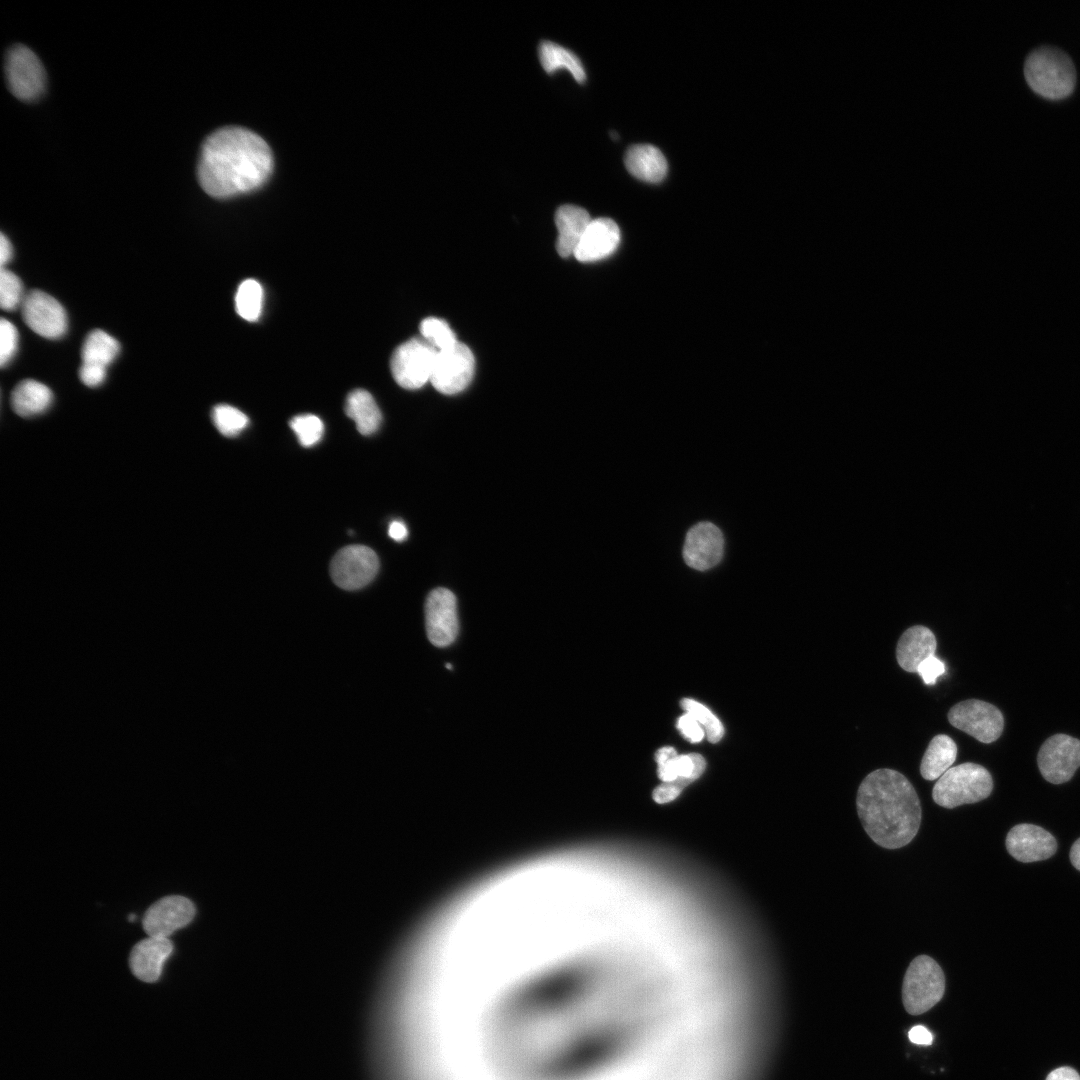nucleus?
Here are the masks:
<instances>
[{
  "mask_svg": "<svg viewBox=\"0 0 1080 1080\" xmlns=\"http://www.w3.org/2000/svg\"><path fill=\"white\" fill-rule=\"evenodd\" d=\"M273 170L268 144L256 133L228 126L210 134L202 144L197 177L214 198H229L261 187Z\"/></svg>",
  "mask_w": 1080,
  "mask_h": 1080,
  "instance_id": "obj_1",
  "label": "nucleus"
},
{
  "mask_svg": "<svg viewBox=\"0 0 1080 1080\" xmlns=\"http://www.w3.org/2000/svg\"><path fill=\"white\" fill-rule=\"evenodd\" d=\"M856 807L864 830L883 848L909 844L920 828L917 792L903 774L893 769H877L863 779Z\"/></svg>",
  "mask_w": 1080,
  "mask_h": 1080,
  "instance_id": "obj_2",
  "label": "nucleus"
},
{
  "mask_svg": "<svg viewBox=\"0 0 1080 1080\" xmlns=\"http://www.w3.org/2000/svg\"><path fill=\"white\" fill-rule=\"evenodd\" d=\"M1024 75L1030 88L1048 99L1070 95L1076 83V69L1062 49L1043 45L1032 50L1024 63Z\"/></svg>",
  "mask_w": 1080,
  "mask_h": 1080,
  "instance_id": "obj_3",
  "label": "nucleus"
},
{
  "mask_svg": "<svg viewBox=\"0 0 1080 1080\" xmlns=\"http://www.w3.org/2000/svg\"><path fill=\"white\" fill-rule=\"evenodd\" d=\"M993 789V780L983 766L966 762L949 768L938 778L932 789L936 804L952 809L987 798Z\"/></svg>",
  "mask_w": 1080,
  "mask_h": 1080,
  "instance_id": "obj_4",
  "label": "nucleus"
},
{
  "mask_svg": "<svg viewBox=\"0 0 1080 1080\" xmlns=\"http://www.w3.org/2000/svg\"><path fill=\"white\" fill-rule=\"evenodd\" d=\"M945 976L939 964L928 955H919L909 964L902 986L906 1011L920 1015L931 1009L943 997Z\"/></svg>",
  "mask_w": 1080,
  "mask_h": 1080,
  "instance_id": "obj_5",
  "label": "nucleus"
},
{
  "mask_svg": "<svg viewBox=\"0 0 1080 1080\" xmlns=\"http://www.w3.org/2000/svg\"><path fill=\"white\" fill-rule=\"evenodd\" d=\"M437 350L427 341L412 338L396 348L391 358V372L396 383L405 389H418L430 381Z\"/></svg>",
  "mask_w": 1080,
  "mask_h": 1080,
  "instance_id": "obj_6",
  "label": "nucleus"
},
{
  "mask_svg": "<svg viewBox=\"0 0 1080 1080\" xmlns=\"http://www.w3.org/2000/svg\"><path fill=\"white\" fill-rule=\"evenodd\" d=\"M948 721L982 743H992L1003 731L1004 718L1000 710L988 702L969 699L952 706Z\"/></svg>",
  "mask_w": 1080,
  "mask_h": 1080,
  "instance_id": "obj_7",
  "label": "nucleus"
},
{
  "mask_svg": "<svg viewBox=\"0 0 1080 1080\" xmlns=\"http://www.w3.org/2000/svg\"><path fill=\"white\" fill-rule=\"evenodd\" d=\"M5 75L11 93L23 101L34 100L45 90V70L36 54L24 45L8 50Z\"/></svg>",
  "mask_w": 1080,
  "mask_h": 1080,
  "instance_id": "obj_8",
  "label": "nucleus"
},
{
  "mask_svg": "<svg viewBox=\"0 0 1080 1080\" xmlns=\"http://www.w3.org/2000/svg\"><path fill=\"white\" fill-rule=\"evenodd\" d=\"M475 360L473 353L465 344L437 351L430 382L443 394H456L464 390L472 380Z\"/></svg>",
  "mask_w": 1080,
  "mask_h": 1080,
  "instance_id": "obj_9",
  "label": "nucleus"
},
{
  "mask_svg": "<svg viewBox=\"0 0 1080 1080\" xmlns=\"http://www.w3.org/2000/svg\"><path fill=\"white\" fill-rule=\"evenodd\" d=\"M379 569L376 553L363 545H350L339 550L330 564L334 583L345 590H357L369 584Z\"/></svg>",
  "mask_w": 1080,
  "mask_h": 1080,
  "instance_id": "obj_10",
  "label": "nucleus"
},
{
  "mask_svg": "<svg viewBox=\"0 0 1080 1080\" xmlns=\"http://www.w3.org/2000/svg\"><path fill=\"white\" fill-rule=\"evenodd\" d=\"M1037 762L1042 776L1052 784L1069 781L1080 766V740L1055 734L1041 746Z\"/></svg>",
  "mask_w": 1080,
  "mask_h": 1080,
  "instance_id": "obj_11",
  "label": "nucleus"
},
{
  "mask_svg": "<svg viewBox=\"0 0 1080 1080\" xmlns=\"http://www.w3.org/2000/svg\"><path fill=\"white\" fill-rule=\"evenodd\" d=\"M21 311L27 326L44 338L58 339L66 333L68 319L65 309L43 291L33 290L26 294Z\"/></svg>",
  "mask_w": 1080,
  "mask_h": 1080,
  "instance_id": "obj_12",
  "label": "nucleus"
},
{
  "mask_svg": "<svg viewBox=\"0 0 1080 1080\" xmlns=\"http://www.w3.org/2000/svg\"><path fill=\"white\" fill-rule=\"evenodd\" d=\"M426 631L429 641L437 647L454 642L459 630L457 603L446 588L432 590L425 604Z\"/></svg>",
  "mask_w": 1080,
  "mask_h": 1080,
  "instance_id": "obj_13",
  "label": "nucleus"
},
{
  "mask_svg": "<svg viewBox=\"0 0 1080 1080\" xmlns=\"http://www.w3.org/2000/svg\"><path fill=\"white\" fill-rule=\"evenodd\" d=\"M196 912L193 902L181 895H169L154 902L144 913L142 925L149 937L168 938L189 924Z\"/></svg>",
  "mask_w": 1080,
  "mask_h": 1080,
  "instance_id": "obj_14",
  "label": "nucleus"
},
{
  "mask_svg": "<svg viewBox=\"0 0 1080 1080\" xmlns=\"http://www.w3.org/2000/svg\"><path fill=\"white\" fill-rule=\"evenodd\" d=\"M723 548L724 538L720 529L711 522H700L686 535L683 558L689 567L704 571L720 562Z\"/></svg>",
  "mask_w": 1080,
  "mask_h": 1080,
  "instance_id": "obj_15",
  "label": "nucleus"
},
{
  "mask_svg": "<svg viewBox=\"0 0 1080 1080\" xmlns=\"http://www.w3.org/2000/svg\"><path fill=\"white\" fill-rule=\"evenodd\" d=\"M1006 848L1016 860L1029 863L1050 858L1057 850V843L1042 827L1025 823L1008 832Z\"/></svg>",
  "mask_w": 1080,
  "mask_h": 1080,
  "instance_id": "obj_16",
  "label": "nucleus"
},
{
  "mask_svg": "<svg viewBox=\"0 0 1080 1080\" xmlns=\"http://www.w3.org/2000/svg\"><path fill=\"white\" fill-rule=\"evenodd\" d=\"M173 951L169 938L148 937L137 942L129 956L133 975L141 981L152 983L159 979L163 964Z\"/></svg>",
  "mask_w": 1080,
  "mask_h": 1080,
  "instance_id": "obj_17",
  "label": "nucleus"
},
{
  "mask_svg": "<svg viewBox=\"0 0 1080 1080\" xmlns=\"http://www.w3.org/2000/svg\"><path fill=\"white\" fill-rule=\"evenodd\" d=\"M620 242L618 225L610 218L591 220L574 256L580 262H594L611 255Z\"/></svg>",
  "mask_w": 1080,
  "mask_h": 1080,
  "instance_id": "obj_18",
  "label": "nucleus"
},
{
  "mask_svg": "<svg viewBox=\"0 0 1080 1080\" xmlns=\"http://www.w3.org/2000/svg\"><path fill=\"white\" fill-rule=\"evenodd\" d=\"M937 641L934 633L927 627L915 625L903 632L896 646V658L899 666L910 673H917L919 665L935 656Z\"/></svg>",
  "mask_w": 1080,
  "mask_h": 1080,
  "instance_id": "obj_19",
  "label": "nucleus"
},
{
  "mask_svg": "<svg viewBox=\"0 0 1080 1080\" xmlns=\"http://www.w3.org/2000/svg\"><path fill=\"white\" fill-rule=\"evenodd\" d=\"M591 218L588 212L576 205L560 206L555 213L558 231L556 250L562 257L573 255Z\"/></svg>",
  "mask_w": 1080,
  "mask_h": 1080,
  "instance_id": "obj_20",
  "label": "nucleus"
},
{
  "mask_svg": "<svg viewBox=\"0 0 1080 1080\" xmlns=\"http://www.w3.org/2000/svg\"><path fill=\"white\" fill-rule=\"evenodd\" d=\"M624 163L631 175L649 183L661 182L668 170L663 153L650 144H637L628 148Z\"/></svg>",
  "mask_w": 1080,
  "mask_h": 1080,
  "instance_id": "obj_21",
  "label": "nucleus"
},
{
  "mask_svg": "<svg viewBox=\"0 0 1080 1080\" xmlns=\"http://www.w3.org/2000/svg\"><path fill=\"white\" fill-rule=\"evenodd\" d=\"M53 401V394L45 384L26 379L19 382L11 393V406L21 417H34L45 412Z\"/></svg>",
  "mask_w": 1080,
  "mask_h": 1080,
  "instance_id": "obj_22",
  "label": "nucleus"
},
{
  "mask_svg": "<svg viewBox=\"0 0 1080 1080\" xmlns=\"http://www.w3.org/2000/svg\"><path fill=\"white\" fill-rule=\"evenodd\" d=\"M345 413L355 422L358 432L365 436L375 433L382 422L379 407L373 396L364 389H356L348 394Z\"/></svg>",
  "mask_w": 1080,
  "mask_h": 1080,
  "instance_id": "obj_23",
  "label": "nucleus"
},
{
  "mask_svg": "<svg viewBox=\"0 0 1080 1080\" xmlns=\"http://www.w3.org/2000/svg\"><path fill=\"white\" fill-rule=\"evenodd\" d=\"M957 756V746L947 735L932 738L922 757L920 773L926 780H936L951 768Z\"/></svg>",
  "mask_w": 1080,
  "mask_h": 1080,
  "instance_id": "obj_24",
  "label": "nucleus"
},
{
  "mask_svg": "<svg viewBox=\"0 0 1080 1080\" xmlns=\"http://www.w3.org/2000/svg\"><path fill=\"white\" fill-rule=\"evenodd\" d=\"M538 55L541 66L547 73L551 74L557 69H567L578 83L585 82L586 74L583 65L570 50L544 40L539 45Z\"/></svg>",
  "mask_w": 1080,
  "mask_h": 1080,
  "instance_id": "obj_25",
  "label": "nucleus"
},
{
  "mask_svg": "<svg viewBox=\"0 0 1080 1080\" xmlns=\"http://www.w3.org/2000/svg\"><path fill=\"white\" fill-rule=\"evenodd\" d=\"M119 342L103 330L89 333L81 350L82 364L107 369L119 353Z\"/></svg>",
  "mask_w": 1080,
  "mask_h": 1080,
  "instance_id": "obj_26",
  "label": "nucleus"
},
{
  "mask_svg": "<svg viewBox=\"0 0 1080 1080\" xmlns=\"http://www.w3.org/2000/svg\"><path fill=\"white\" fill-rule=\"evenodd\" d=\"M263 291L258 281L244 280L238 287L235 306L237 313L245 320L255 321L262 309Z\"/></svg>",
  "mask_w": 1080,
  "mask_h": 1080,
  "instance_id": "obj_27",
  "label": "nucleus"
},
{
  "mask_svg": "<svg viewBox=\"0 0 1080 1080\" xmlns=\"http://www.w3.org/2000/svg\"><path fill=\"white\" fill-rule=\"evenodd\" d=\"M212 420L218 431L226 437L238 435L249 423L243 412L227 404H219L213 408Z\"/></svg>",
  "mask_w": 1080,
  "mask_h": 1080,
  "instance_id": "obj_28",
  "label": "nucleus"
},
{
  "mask_svg": "<svg viewBox=\"0 0 1080 1080\" xmlns=\"http://www.w3.org/2000/svg\"><path fill=\"white\" fill-rule=\"evenodd\" d=\"M419 330L422 338L437 351L447 349L458 342L448 323L440 318L428 317L423 319Z\"/></svg>",
  "mask_w": 1080,
  "mask_h": 1080,
  "instance_id": "obj_29",
  "label": "nucleus"
},
{
  "mask_svg": "<svg viewBox=\"0 0 1080 1080\" xmlns=\"http://www.w3.org/2000/svg\"><path fill=\"white\" fill-rule=\"evenodd\" d=\"M289 425L296 434L299 443L304 447H311L318 443L324 433L322 420L312 414H303L293 417Z\"/></svg>",
  "mask_w": 1080,
  "mask_h": 1080,
  "instance_id": "obj_30",
  "label": "nucleus"
},
{
  "mask_svg": "<svg viewBox=\"0 0 1080 1080\" xmlns=\"http://www.w3.org/2000/svg\"><path fill=\"white\" fill-rule=\"evenodd\" d=\"M681 707L692 715L700 725L704 726L706 736L710 742L716 743L722 738L724 729L720 720L704 705L685 698L681 701Z\"/></svg>",
  "mask_w": 1080,
  "mask_h": 1080,
  "instance_id": "obj_31",
  "label": "nucleus"
},
{
  "mask_svg": "<svg viewBox=\"0 0 1080 1080\" xmlns=\"http://www.w3.org/2000/svg\"><path fill=\"white\" fill-rule=\"evenodd\" d=\"M22 282L17 275L8 269L1 268L0 272V304L4 310L12 311L22 304Z\"/></svg>",
  "mask_w": 1080,
  "mask_h": 1080,
  "instance_id": "obj_32",
  "label": "nucleus"
},
{
  "mask_svg": "<svg viewBox=\"0 0 1080 1080\" xmlns=\"http://www.w3.org/2000/svg\"><path fill=\"white\" fill-rule=\"evenodd\" d=\"M18 346V332L9 320L0 321V364L7 365L14 357Z\"/></svg>",
  "mask_w": 1080,
  "mask_h": 1080,
  "instance_id": "obj_33",
  "label": "nucleus"
},
{
  "mask_svg": "<svg viewBox=\"0 0 1080 1080\" xmlns=\"http://www.w3.org/2000/svg\"><path fill=\"white\" fill-rule=\"evenodd\" d=\"M917 673L927 685H934L936 679L945 673V664L936 656L924 660L918 667Z\"/></svg>",
  "mask_w": 1080,
  "mask_h": 1080,
  "instance_id": "obj_34",
  "label": "nucleus"
},
{
  "mask_svg": "<svg viewBox=\"0 0 1080 1080\" xmlns=\"http://www.w3.org/2000/svg\"><path fill=\"white\" fill-rule=\"evenodd\" d=\"M677 727L680 732L691 742L696 743L703 739L704 732L699 722L689 713L678 719Z\"/></svg>",
  "mask_w": 1080,
  "mask_h": 1080,
  "instance_id": "obj_35",
  "label": "nucleus"
},
{
  "mask_svg": "<svg viewBox=\"0 0 1080 1080\" xmlns=\"http://www.w3.org/2000/svg\"><path fill=\"white\" fill-rule=\"evenodd\" d=\"M79 377L85 385L96 387L104 381L106 369L82 364L79 370Z\"/></svg>",
  "mask_w": 1080,
  "mask_h": 1080,
  "instance_id": "obj_36",
  "label": "nucleus"
},
{
  "mask_svg": "<svg viewBox=\"0 0 1080 1080\" xmlns=\"http://www.w3.org/2000/svg\"><path fill=\"white\" fill-rule=\"evenodd\" d=\"M909 1039L915 1044L930 1045L933 1038L927 1028L917 1025L909 1031Z\"/></svg>",
  "mask_w": 1080,
  "mask_h": 1080,
  "instance_id": "obj_37",
  "label": "nucleus"
},
{
  "mask_svg": "<svg viewBox=\"0 0 1080 1080\" xmlns=\"http://www.w3.org/2000/svg\"><path fill=\"white\" fill-rule=\"evenodd\" d=\"M1046 1080H1080V1076L1075 1069L1063 1066L1051 1071Z\"/></svg>",
  "mask_w": 1080,
  "mask_h": 1080,
  "instance_id": "obj_38",
  "label": "nucleus"
},
{
  "mask_svg": "<svg viewBox=\"0 0 1080 1080\" xmlns=\"http://www.w3.org/2000/svg\"><path fill=\"white\" fill-rule=\"evenodd\" d=\"M388 534L393 540L400 542L407 537L408 531L402 521L395 520L390 523Z\"/></svg>",
  "mask_w": 1080,
  "mask_h": 1080,
  "instance_id": "obj_39",
  "label": "nucleus"
},
{
  "mask_svg": "<svg viewBox=\"0 0 1080 1080\" xmlns=\"http://www.w3.org/2000/svg\"><path fill=\"white\" fill-rule=\"evenodd\" d=\"M12 248L13 247L9 239L2 233L0 238V263L2 268H4V266L11 260L13 255Z\"/></svg>",
  "mask_w": 1080,
  "mask_h": 1080,
  "instance_id": "obj_40",
  "label": "nucleus"
},
{
  "mask_svg": "<svg viewBox=\"0 0 1080 1080\" xmlns=\"http://www.w3.org/2000/svg\"><path fill=\"white\" fill-rule=\"evenodd\" d=\"M1070 860L1072 865L1080 871V838L1071 847Z\"/></svg>",
  "mask_w": 1080,
  "mask_h": 1080,
  "instance_id": "obj_41",
  "label": "nucleus"
},
{
  "mask_svg": "<svg viewBox=\"0 0 1080 1080\" xmlns=\"http://www.w3.org/2000/svg\"><path fill=\"white\" fill-rule=\"evenodd\" d=\"M135 918H136V916L134 914H130L129 917H128V920L129 921H134Z\"/></svg>",
  "mask_w": 1080,
  "mask_h": 1080,
  "instance_id": "obj_42",
  "label": "nucleus"
}]
</instances>
